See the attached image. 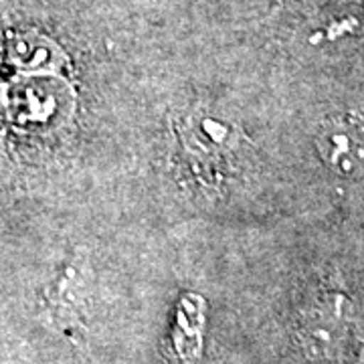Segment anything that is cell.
Returning a JSON list of instances; mask_svg holds the SVG:
<instances>
[{
	"instance_id": "6da1fadb",
	"label": "cell",
	"mask_w": 364,
	"mask_h": 364,
	"mask_svg": "<svg viewBox=\"0 0 364 364\" xmlns=\"http://www.w3.org/2000/svg\"><path fill=\"white\" fill-rule=\"evenodd\" d=\"M350 308L342 296H328L304 314L299 342L310 358L334 360L346 350L350 340Z\"/></svg>"
},
{
	"instance_id": "7a4b0ae2",
	"label": "cell",
	"mask_w": 364,
	"mask_h": 364,
	"mask_svg": "<svg viewBox=\"0 0 364 364\" xmlns=\"http://www.w3.org/2000/svg\"><path fill=\"white\" fill-rule=\"evenodd\" d=\"M318 150L340 176H364V119L354 116L328 119L318 134Z\"/></svg>"
},
{
	"instance_id": "3957f363",
	"label": "cell",
	"mask_w": 364,
	"mask_h": 364,
	"mask_svg": "<svg viewBox=\"0 0 364 364\" xmlns=\"http://www.w3.org/2000/svg\"><path fill=\"white\" fill-rule=\"evenodd\" d=\"M358 364H364V346L363 350H360V356H358Z\"/></svg>"
}]
</instances>
